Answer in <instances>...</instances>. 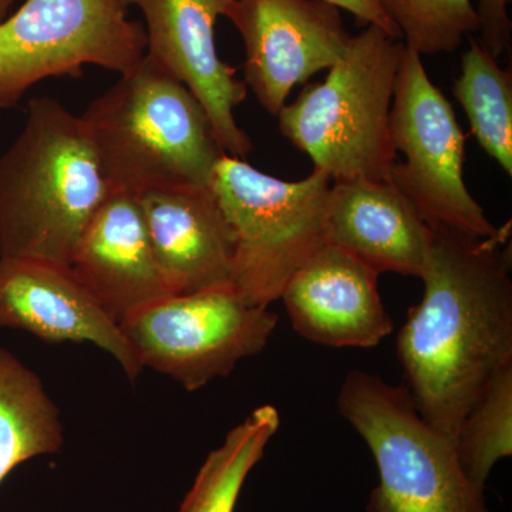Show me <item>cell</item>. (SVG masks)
Returning a JSON list of instances; mask_svg holds the SVG:
<instances>
[{"label":"cell","mask_w":512,"mask_h":512,"mask_svg":"<svg viewBox=\"0 0 512 512\" xmlns=\"http://www.w3.org/2000/svg\"><path fill=\"white\" fill-rule=\"evenodd\" d=\"M431 229L423 298L407 313L397 356L421 419L454 440L484 387L512 366L511 227L485 238Z\"/></svg>","instance_id":"obj_1"},{"label":"cell","mask_w":512,"mask_h":512,"mask_svg":"<svg viewBox=\"0 0 512 512\" xmlns=\"http://www.w3.org/2000/svg\"><path fill=\"white\" fill-rule=\"evenodd\" d=\"M404 46L423 55L456 52L478 32L473 0H376Z\"/></svg>","instance_id":"obj_21"},{"label":"cell","mask_w":512,"mask_h":512,"mask_svg":"<svg viewBox=\"0 0 512 512\" xmlns=\"http://www.w3.org/2000/svg\"><path fill=\"white\" fill-rule=\"evenodd\" d=\"M244 40L245 84L271 116L293 87L342 59L352 36L322 0H232L224 13Z\"/></svg>","instance_id":"obj_10"},{"label":"cell","mask_w":512,"mask_h":512,"mask_svg":"<svg viewBox=\"0 0 512 512\" xmlns=\"http://www.w3.org/2000/svg\"><path fill=\"white\" fill-rule=\"evenodd\" d=\"M454 96L481 148L512 175V70L503 69L480 40L468 37Z\"/></svg>","instance_id":"obj_19"},{"label":"cell","mask_w":512,"mask_h":512,"mask_svg":"<svg viewBox=\"0 0 512 512\" xmlns=\"http://www.w3.org/2000/svg\"><path fill=\"white\" fill-rule=\"evenodd\" d=\"M279 426L278 410L265 404L229 431L205 458L178 512H234L249 473L264 458Z\"/></svg>","instance_id":"obj_18"},{"label":"cell","mask_w":512,"mask_h":512,"mask_svg":"<svg viewBox=\"0 0 512 512\" xmlns=\"http://www.w3.org/2000/svg\"><path fill=\"white\" fill-rule=\"evenodd\" d=\"M0 329L23 330L47 343H90L109 353L133 383L143 372L119 323L69 266L0 256Z\"/></svg>","instance_id":"obj_12"},{"label":"cell","mask_w":512,"mask_h":512,"mask_svg":"<svg viewBox=\"0 0 512 512\" xmlns=\"http://www.w3.org/2000/svg\"><path fill=\"white\" fill-rule=\"evenodd\" d=\"M338 409L375 458L369 512H491L485 488L458 461L454 440L421 419L404 386L362 370L346 375Z\"/></svg>","instance_id":"obj_6"},{"label":"cell","mask_w":512,"mask_h":512,"mask_svg":"<svg viewBox=\"0 0 512 512\" xmlns=\"http://www.w3.org/2000/svg\"><path fill=\"white\" fill-rule=\"evenodd\" d=\"M332 185L318 168L286 181L242 158H218L210 188L234 242L231 286L249 305L269 308L281 299L289 278L328 244Z\"/></svg>","instance_id":"obj_5"},{"label":"cell","mask_w":512,"mask_h":512,"mask_svg":"<svg viewBox=\"0 0 512 512\" xmlns=\"http://www.w3.org/2000/svg\"><path fill=\"white\" fill-rule=\"evenodd\" d=\"M146 19V56L185 84L211 121L228 156L245 158L254 144L238 126L234 111L247 99L237 69L222 62L215 46V23L232 0H121Z\"/></svg>","instance_id":"obj_11"},{"label":"cell","mask_w":512,"mask_h":512,"mask_svg":"<svg viewBox=\"0 0 512 512\" xmlns=\"http://www.w3.org/2000/svg\"><path fill=\"white\" fill-rule=\"evenodd\" d=\"M138 201L173 295L231 286L234 242L210 187L153 188Z\"/></svg>","instance_id":"obj_15"},{"label":"cell","mask_w":512,"mask_h":512,"mask_svg":"<svg viewBox=\"0 0 512 512\" xmlns=\"http://www.w3.org/2000/svg\"><path fill=\"white\" fill-rule=\"evenodd\" d=\"M433 229L390 181L333 183L328 244L370 266L377 274L421 278Z\"/></svg>","instance_id":"obj_16"},{"label":"cell","mask_w":512,"mask_h":512,"mask_svg":"<svg viewBox=\"0 0 512 512\" xmlns=\"http://www.w3.org/2000/svg\"><path fill=\"white\" fill-rule=\"evenodd\" d=\"M454 447L460 466L485 488L498 461L512 454V366L501 370L471 404L458 426Z\"/></svg>","instance_id":"obj_20"},{"label":"cell","mask_w":512,"mask_h":512,"mask_svg":"<svg viewBox=\"0 0 512 512\" xmlns=\"http://www.w3.org/2000/svg\"><path fill=\"white\" fill-rule=\"evenodd\" d=\"M390 137L404 163L394 164L390 183L430 227L493 237L488 220L464 181L466 136L453 106L427 74L419 53L403 45L397 69Z\"/></svg>","instance_id":"obj_8"},{"label":"cell","mask_w":512,"mask_h":512,"mask_svg":"<svg viewBox=\"0 0 512 512\" xmlns=\"http://www.w3.org/2000/svg\"><path fill=\"white\" fill-rule=\"evenodd\" d=\"M80 117L111 191L210 187L224 154L197 97L146 55Z\"/></svg>","instance_id":"obj_3"},{"label":"cell","mask_w":512,"mask_h":512,"mask_svg":"<svg viewBox=\"0 0 512 512\" xmlns=\"http://www.w3.org/2000/svg\"><path fill=\"white\" fill-rule=\"evenodd\" d=\"M379 274L335 245L320 247L286 282L281 299L299 336L329 348H373L393 332Z\"/></svg>","instance_id":"obj_13"},{"label":"cell","mask_w":512,"mask_h":512,"mask_svg":"<svg viewBox=\"0 0 512 512\" xmlns=\"http://www.w3.org/2000/svg\"><path fill=\"white\" fill-rule=\"evenodd\" d=\"M508 3L510 0H477L474 6L480 22V42L495 59L511 49L512 22L508 15Z\"/></svg>","instance_id":"obj_22"},{"label":"cell","mask_w":512,"mask_h":512,"mask_svg":"<svg viewBox=\"0 0 512 512\" xmlns=\"http://www.w3.org/2000/svg\"><path fill=\"white\" fill-rule=\"evenodd\" d=\"M322 2L336 6L338 9L348 10L360 22L366 23L367 26L375 25L377 28H382L394 39L400 40L399 30L393 25L392 20L387 18L376 0H322Z\"/></svg>","instance_id":"obj_23"},{"label":"cell","mask_w":512,"mask_h":512,"mask_svg":"<svg viewBox=\"0 0 512 512\" xmlns=\"http://www.w3.org/2000/svg\"><path fill=\"white\" fill-rule=\"evenodd\" d=\"M63 444L62 414L42 379L0 346V485L20 464Z\"/></svg>","instance_id":"obj_17"},{"label":"cell","mask_w":512,"mask_h":512,"mask_svg":"<svg viewBox=\"0 0 512 512\" xmlns=\"http://www.w3.org/2000/svg\"><path fill=\"white\" fill-rule=\"evenodd\" d=\"M67 266L119 325L138 309L173 296L133 192L111 191L74 245Z\"/></svg>","instance_id":"obj_14"},{"label":"cell","mask_w":512,"mask_h":512,"mask_svg":"<svg viewBox=\"0 0 512 512\" xmlns=\"http://www.w3.org/2000/svg\"><path fill=\"white\" fill-rule=\"evenodd\" d=\"M111 194L82 117L32 99L0 156V256L69 265L74 245Z\"/></svg>","instance_id":"obj_2"},{"label":"cell","mask_w":512,"mask_h":512,"mask_svg":"<svg viewBox=\"0 0 512 512\" xmlns=\"http://www.w3.org/2000/svg\"><path fill=\"white\" fill-rule=\"evenodd\" d=\"M121 0H26L0 20V109L18 106L49 77H80L83 67L116 73L146 55V29Z\"/></svg>","instance_id":"obj_7"},{"label":"cell","mask_w":512,"mask_h":512,"mask_svg":"<svg viewBox=\"0 0 512 512\" xmlns=\"http://www.w3.org/2000/svg\"><path fill=\"white\" fill-rule=\"evenodd\" d=\"M278 316L232 286L173 295L131 313L120 328L138 363L197 392L268 345Z\"/></svg>","instance_id":"obj_9"},{"label":"cell","mask_w":512,"mask_h":512,"mask_svg":"<svg viewBox=\"0 0 512 512\" xmlns=\"http://www.w3.org/2000/svg\"><path fill=\"white\" fill-rule=\"evenodd\" d=\"M402 50L400 40L367 26L325 82L308 84L276 116L282 136L333 183L390 181L397 163L390 110Z\"/></svg>","instance_id":"obj_4"},{"label":"cell","mask_w":512,"mask_h":512,"mask_svg":"<svg viewBox=\"0 0 512 512\" xmlns=\"http://www.w3.org/2000/svg\"><path fill=\"white\" fill-rule=\"evenodd\" d=\"M16 0H0V20H3L8 16L10 8Z\"/></svg>","instance_id":"obj_24"}]
</instances>
